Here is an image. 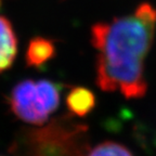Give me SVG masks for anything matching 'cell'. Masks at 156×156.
<instances>
[{"instance_id":"obj_1","label":"cell","mask_w":156,"mask_h":156,"mask_svg":"<svg viewBox=\"0 0 156 156\" xmlns=\"http://www.w3.org/2000/svg\"><path fill=\"white\" fill-rule=\"evenodd\" d=\"M156 9L143 2L131 14L91 27V44L97 50L98 87L107 92H120L126 99H139L146 93L144 62L153 44Z\"/></svg>"},{"instance_id":"obj_2","label":"cell","mask_w":156,"mask_h":156,"mask_svg":"<svg viewBox=\"0 0 156 156\" xmlns=\"http://www.w3.org/2000/svg\"><path fill=\"white\" fill-rule=\"evenodd\" d=\"M88 128L72 115L58 117L39 129H27L13 143L14 156H86Z\"/></svg>"},{"instance_id":"obj_3","label":"cell","mask_w":156,"mask_h":156,"mask_svg":"<svg viewBox=\"0 0 156 156\" xmlns=\"http://www.w3.org/2000/svg\"><path fill=\"white\" fill-rule=\"evenodd\" d=\"M60 85L48 79H26L10 91L8 103L11 112L27 124L44 125L60 104Z\"/></svg>"},{"instance_id":"obj_4","label":"cell","mask_w":156,"mask_h":156,"mask_svg":"<svg viewBox=\"0 0 156 156\" xmlns=\"http://www.w3.org/2000/svg\"><path fill=\"white\" fill-rule=\"evenodd\" d=\"M17 53V39L12 24L5 16H0V74L8 71Z\"/></svg>"},{"instance_id":"obj_5","label":"cell","mask_w":156,"mask_h":156,"mask_svg":"<svg viewBox=\"0 0 156 156\" xmlns=\"http://www.w3.org/2000/svg\"><path fill=\"white\" fill-rule=\"evenodd\" d=\"M66 106L72 116L85 117L95 106V95L85 87H73L66 95Z\"/></svg>"},{"instance_id":"obj_6","label":"cell","mask_w":156,"mask_h":156,"mask_svg":"<svg viewBox=\"0 0 156 156\" xmlns=\"http://www.w3.org/2000/svg\"><path fill=\"white\" fill-rule=\"evenodd\" d=\"M53 41L44 37H35L28 44L25 54L26 64L30 67H41L55 55Z\"/></svg>"},{"instance_id":"obj_7","label":"cell","mask_w":156,"mask_h":156,"mask_svg":"<svg viewBox=\"0 0 156 156\" xmlns=\"http://www.w3.org/2000/svg\"><path fill=\"white\" fill-rule=\"evenodd\" d=\"M86 156H133L126 146L113 141H105L89 149Z\"/></svg>"},{"instance_id":"obj_8","label":"cell","mask_w":156,"mask_h":156,"mask_svg":"<svg viewBox=\"0 0 156 156\" xmlns=\"http://www.w3.org/2000/svg\"><path fill=\"white\" fill-rule=\"evenodd\" d=\"M0 5H1V0H0Z\"/></svg>"}]
</instances>
